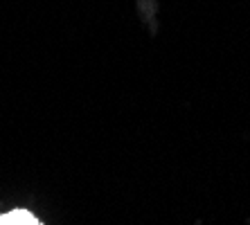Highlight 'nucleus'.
<instances>
[{"mask_svg": "<svg viewBox=\"0 0 250 225\" xmlns=\"http://www.w3.org/2000/svg\"><path fill=\"white\" fill-rule=\"evenodd\" d=\"M0 225H41V221L25 209H14V212L0 214Z\"/></svg>", "mask_w": 250, "mask_h": 225, "instance_id": "1", "label": "nucleus"}]
</instances>
